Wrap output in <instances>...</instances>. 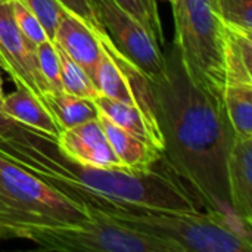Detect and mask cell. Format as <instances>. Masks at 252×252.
<instances>
[{
    "label": "cell",
    "mask_w": 252,
    "mask_h": 252,
    "mask_svg": "<svg viewBox=\"0 0 252 252\" xmlns=\"http://www.w3.org/2000/svg\"><path fill=\"white\" fill-rule=\"evenodd\" d=\"M164 56L165 71L152 80L154 115L164 145L161 161L185 180L202 210L238 220L227 182L235 131L224 103L189 78L174 43Z\"/></svg>",
    "instance_id": "cell-1"
},
{
    "label": "cell",
    "mask_w": 252,
    "mask_h": 252,
    "mask_svg": "<svg viewBox=\"0 0 252 252\" xmlns=\"http://www.w3.org/2000/svg\"><path fill=\"white\" fill-rule=\"evenodd\" d=\"M0 154L89 213L120 207L202 211L195 195L170 170L136 173L81 164L61 152L56 137L13 120L0 131Z\"/></svg>",
    "instance_id": "cell-2"
},
{
    "label": "cell",
    "mask_w": 252,
    "mask_h": 252,
    "mask_svg": "<svg viewBox=\"0 0 252 252\" xmlns=\"http://www.w3.org/2000/svg\"><path fill=\"white\" fill-rule=\"evenodd\" d=\"M97 214L161 239L170 244L176 252L252 251L251 235L239 232L236 224L248 227L223 214L171 211L149 207H120Z\"/></svg>",
    "instance_id": "cell-3"
},
{
    "label": "cell",
    "mask_w": 252,
    "mask_h": 252,
    "mask_svg": "<svg viewBox=\"0 0 252 252\" xmlns=\"http://www.w3.org/2000/svg\"><path fill=\"white\" fill-rule=\"evenodd\" d=\"M89 211L0 154V241L81 223Z\"/></svg>",
    "instance_id": "cell-4"
},
{
    "label": "cell",
    "mask_w": 252,
    "mask_h": 252,
    "mask_svg": "<svg viewBox=\"0 0 252 252\" xmlns=\"http://www.w3.org/2000/svg\"><path fill=\"white\" fill-rule=\"evenodd\" d=\"M174 40L189 78L223 102L226 24L216 0H173Z\"/></svg>",
    "instance_id": "cell-5"
},
{
    "label": "cell",
    "mask_w": 252,
    "mask_h": 252,
    "mask_svg": "<svg viewBox=\"0 0 252 252\" xmlns=\"http://www.w3.org/2000/svg\"><path fill=\"white\" fill-rule=\"evenodd\" d=\"M27 239L44 251L176 252L170 244L97 213L77 224L34 232Z\"/></svg>",
    "instance_id": "cell-6"
},
{
    "label": "cell",
    "mask_w": 252,
    "mask_h": 252,
    "mask_svg": "<svg viewBox=\"0 0 252 252\" xmlns=\"http://www.w3.org/2000/svg\"><path fill=\"white\" fill-rule=\"evenodd\" d=\"M89 3L114 47L151 80L159 78L165 71V56L145 27L114 0H89Z\"/></svg>",
    "instance_id": "cell-7"
},
{
    "label": "cell",
    "mask_w": 252,
    "mask_h": 252,
    "mask_svg": "<svg viewBox=\"0 0 252 252\" xmlns=\"http://www.w3.org/2000/svg\"><path fill=\"white\" fill-rule=\"evenodd\" d=\"M0 66L6 69L16 89L28 90L46 106L50 90L38 69L34 46L13 21L9 0H0Z\"/></svg>",
    "instance_id": "cell-8"
},
{
    "label": "cell",
    "mask_w": 252,
    "mask_h": 252,
    "mask_svg": "<svg viewBox=\"0 0 252 252\" xmlns=\"http://www.w3.org/2000/svg\"><path fill=\"white\" fill-rule=\"evenodd\" d=\"M56 140L61 152L72 161L99 168H124L99 120H92L72 128L62 130Z\"/></svg>",
    "instance_id": "cell-9"
},
{
    "label": "cell",
    "mask_w": 252,
    "mask_h": 252,
    "mask_svg": "<svg viewBox=\"0 0 252 252\" xmlns=\"http://www.w3.org/2000/svg\"><path fill=\"white\" fill-rule=\"evenodd\" d=\"M74 59L92 78L102 56V46L92 30L78 15L62 7L52 40Z\"/></svg>",
    "instance_id": "cell-10"
},
{
    "label": "cell",
    "mask_w": 252,
    "mask_h": 252,
    "mask_svg": "<svg viewBox=\"0 0 252 252\" xmlns=\"http://www.w3.org/2000/svg\"><path fill=\"white\" fill-rule=\"evenodd\" d=\"M227 182L233 214L248 229L252 224V137H233L227 158Z\"/></svg>",
    "instance_id": "cell-11"
},
{
    "label": "cell",
    "mask_w": 252,
    "mask_h": 252,
    "mask_svg": "<svg viewBox=\"0 0 252 252\" xmlns=\"http://www.w3.org/2000/svg\"><path fill=\"white\" fill-rule=\"evenodd\" d=\"M99 123L124 168L136 173H143L155 167L161 161V151L154 145L127 133L105 115L99 112Z\"/></svg>",
    "instance_id": "cell-12"
},
{
    "label": "cell",
    "mask_w": 252,
    "mask_h": 252,
    "mask_svg": "<svg viewBox=\"0 0 252 252\" xmlns=\"http://www.w3.org/2000/svg\"><path fill=\"white\" fill-rule=\"evenodd\" d=\"M0 112L25 127L46 133L56 139L62 131L47 108L24 89H16L13 93L6 94L0 105Z\"/></svg>",
    "instance_id": "cell-13"
},
{
    "label": "cell",
    "mask_w": 252,
    "mask_h": 252,
    "mask_svg": "<svg viewBox=\"0 0 252 252\" xmlns=\"http://www.w3.org/2000/svg\"><path fill=\"white\" fill-rule=\"evenodd\" d=\"M226 84H252V34L226 24Z\"/></svg>",
    "instance_id": "cell-14"
},
{
    "label": "cell",
    "mask_w": 252,
    "mask_h": 252,
    "mask_svg": "<svg viewBox=\"0 0 252 252\" xmlns=\"http://www.w3.org/2000/svg\"><path fill=\"white\" fill-rule=\"evenodd\" d=\"M94 105L97 106L99 112L102 115H105L111 123H114L115 126H118L120 128L126 130L127 133L154 145L157 149L161 151L162 155V148L158 143V140L155 139L151 127L148 126L145 117L142 115V112L137 109V106L130 105V103H124L115 99H111L108 96L103 94H97L93 99Z\"/></svg>",
    "instance_id": "cell-15"
},
{
    "label": "cell",
    "mask_w": 252,
    "mask_h": 252,
    "mask_svg": "<svg viewBox=\"0 0 252 252\" xmlns=\"http://www.w3.org/2000/svg\"><path fill=\"white\" fill-rule=\"evenodd\" d=\"M46 108L56 120L61 130H68L83 123L97 120L99 109L92 99L74 96L65 92H49Z\"/></svg>",
    "instance_id": "cell-16"
},
{
    "label": "cell",
    "mask_w": 252,
    "mask_h": 252,
    "mask_svg": "<svg viewBox=\"0 0 252 252\" xmlns=\"http://www.w3.org/2000/svg\"><path fill=\"white\" fill-rule=\"evenodd\" d=\"M223 103L235 134L252 137V84H226Z\"/></svg>",
    "instance_id": "cell-17"
},
{
    "label": "cell",
    "mask_w": 252,
    "mask_h": 252,
    "mask_svg": "<svg viewBox=\"0 0 252 252\" xmlns=\"http://www.w3.org/2000/svg\"><path fill=\"white\" fill-rule=\"evenodd\" d=\"M92 81L94 87L97 89L99 94L108 96L111 99H115L124 103L134 105V99L131 96V92L127 86V81L121 69L118 68L115 61L103 50V47H102L100 61L94 69Z\"/></svg>",
    "instance_id": "cell-18"
},
{
    "label": "cell",
    "mask_w": 252,
    "mask_h": 252,
    "mask_svg": "<svg viewBox=\"0 0 252 252\" xmlns=\"http://www.w3.org/2000/svg\"><path fill=\"white\" fill-rule=\"evenodd\" d=\"M56 50H58V56H59L62 90L65 93H69V94H74V96H80V97H86V99H92L93 100L99 94V92L94 87L92 78L59 46H56Z\"/></svg>",
    "instance_id": "cell-19"
},
{
    "label": "cell",
    "mask_w": 252,
    "mask_h": 252,
    "mask_svg": "<svg viewBox=\"0 0 252 252\" xmlns=\"http://www.w3.org/2000/svg\"><path fill=\"white\" fill-rule=\"evenodd\" d=\"M120 7L137 19L145 30L155 38V41L164 46V30L155 0H114Z\"/></svg>",
    "instance_id": "cell-20"
},
{
    "label": "cell",
    "mask_w": 252,
    "mask_h": 252,
    "mask_svg": "<svg viewBox=\"0 0 252 252\" xmlns=\"http://www.w3.org/2000/svg\"><path fill=\"white\" fill-rule=\"evenodd\" d=\"M38 69L50 92H63L61 81V66L56 46L52 40H46L34 47Z\"/></svg>",
    "instance_id": "cell-21"
},
{
    "label": "cell",
    "mask_w": 252,
    "mask_h": 252,
    "mask_svg": "<svg viewBox=\"0 0 252 252\" xmlns=\"http://www.w3.org/2000/svg\"><path fill=\"white\" fill-rule=\"evenodd\" d=\"M9 1H10V10L16 27L34 47L49 40L41 22L25 4H22L19 0H9Z\"/></svg>",
    "instance_id": "cell-22"
},
{
    "label": "cell",
    "mask_w": 252,
    "mask_h": 252,
    "mask_svg": "<svg viewBox=\"0 0 252 252\" xmlns=\"http://www.w3.org/2000/svg\"><path fill=\"white\" fill-rule=\"evenodd\" d=\"M224 24L252 34V0H216Z\"/></svg>",
    "instance_id": "cell-23"
},
{
    "label": "cell",
    "mask_w": 252,
    "mask_h": 252,
    "mask_svg": "<svg viewBox=\"0 0 252 252\" xmlns=\"http://www.w3.org/2000/svg\"><path fill=\"white\" fill-rule=\"evenodd\" d=\"M19 1L25 4L38 18L49 40H53L59 15L63 6L58 0H19Z\"/></svg>",
    "instance_id": "cell-24"
},
{
    "label": "cell",
    "mask_w": 252,
    "mask_h": 252,
    "mask_svg": "<svg viewBox=\"0 0 252 252\" xmlns=\"http://www.w3.org/2000/svg\"><path fill=\"white\" fill-rule=\"evenodd\" d=\"M63 7L71 10L72 13L78 15L92 30H102L94 18V13L92 10V6L89 0H58Z\"/></svg>",
    "instance_id": "cell-25"
},
{
    "label": "cell",
    "mask_w": 252,
    "mask_h": 252,
    "mask_svg": "<svg viewBox=\"0 0 252 252\" xmlns=\"http://www.w3.org/2000/svg\"><path fill=\"white\" fill-rule=\"evenodd\" d=\"M9 123H10V118H7L6 115H3V114L0 112V131H1Z\"/></svg>",
    "instance_id": "cell-26"
},
{
    "label": "cell",
    "mask_w": 252,
    "mask_h": 252,
    "mask_svg": "<svg viewBox=\"0 0 252 252\" xmlns=\"http://www.w3.org/2000/svg\"><path fill=\"white\" fill-rule=\"evenodd\" d=\"M3 97H4V93H3V81H1V75H0V105L3 102Z\"/></svg>",
    "instance_id": "cell-27"
},
{
    "label": "cell",
    "mask_w": 252,
    "mask_h": 252,
    "mask_svg": "<svg viewBox=\"0 0 252 252\" xmlns=\"http://www.w3.org/2000/svg\"><path fill=\"white\" fill-rule=\"evenodd\" d=\"M168 1H173V0H168Z\"/></svg>",
    "instance_id": "cell-28"
}]
</instances>
